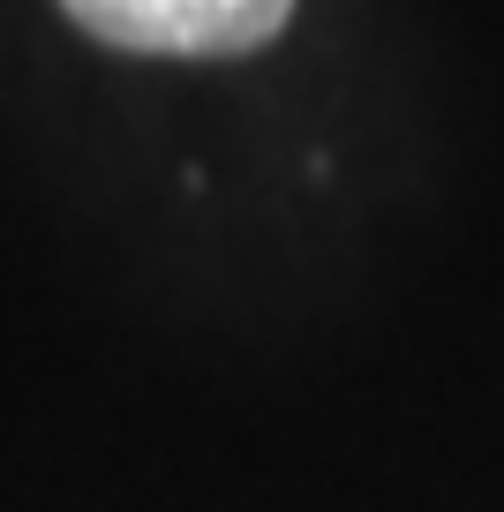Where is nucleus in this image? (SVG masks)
Masks as SVG:
<instances>
[{
    "mask_svg": "<svg viewBox=\"0 0 504 512\" xmlns=\"http://www.w3.org/2000/svg\"><path fill=\"white\" fill-rule=\"evenodd\" d=\"M68 23L128 53H256L286 31L294 0H61Z\"/></svg>",
    "mask_w": 504,
    "mask_h": 512,
    "instance_id": "nucleus-1",
    "label": "nucleus"
}]
</instances>
